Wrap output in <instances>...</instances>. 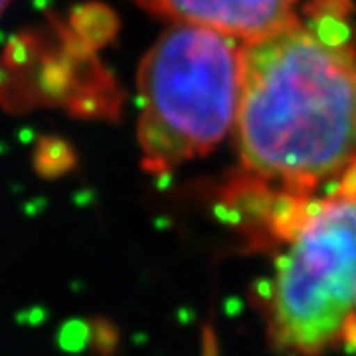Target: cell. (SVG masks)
<instances>
[{"label":"cell","mask_w":356,"mask_h":356,"mask_svg":"<svg viewBox=\"0 0 356 356\" xmlns=\"http://www.w3.org/2000/svg\"><path fill=\"white\" fill-rule=\"evenodd\" d=\"M10 4V0H0V14L6 10V6Z\"/></svg>","instance_id":"cell-5"},{"label":"cell","mask_w":356,"mask_h":356,"mask_svg":"<svg viewBox=\"0 0 356 356\" xmlns=\"http://www.w3.org/2000/svg\"><path fill=\"white\" fill-rule=\"evenodd\" d=\"M243 44L214 28L170 24L147 51L137 79V143L151 175H170L234 131Z\"/></svg>","instance_id":"cell-2"},{"label":"cell","mask_w":356,"mask_h":356,"mask_svg":"<svg viewBox=\"0 0 356 356\" xmlns=\"http://www.w3.org/2000/svg\"><path fill=\"white\" fill-rule=\"evenodd\" d=\"M267 299L280 350L318 356L356 318V166L323 196H299Z\"/></svg>","instance_id":"cell-3"},{"label":"cell","mask_w":356,"mask_h":356,"mask_svg":"<svg viewBox=\"0 0 356 356\" xmlns=\"http://www.w3.org/2000/svg\"><path fill=\"white\" fill-rule=\"evenodd\" d=\"M170 24H196L250 42L291 18L299 0H133Z\"/></svg>","instance_id":"cell-4"},{"label":"cell","mask_w":356,"mask_h":356,"mask_svg":"<svg viewBox=\"0 0 356 356\" xmlns=\"http://www.w3.org/2000/svg\"><path fill=\"white\" fill-rule=\"evenodd\" d=\"M236 147L243 184L311 196L356 166L350 0H309L243 44Z\"/></svg>","instance_id":"cell-1"}]
</instances>
